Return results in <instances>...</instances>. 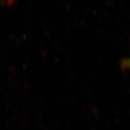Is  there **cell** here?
<instances>
[{"instance_id":"obj_1","label":"cell","mask_w":130,"mask_h":130,"mask_svg":"<svg viewBox=\"0 0 130 130\" xmlns=\"http://www.w3.org/2000/svg\"><path fill=\"white\" fill-rule=\"evenodd\" d=\"M121 66L124 70H129L130 69V57L123 59L121 63Z\"/></svg>"}]
</instances>
